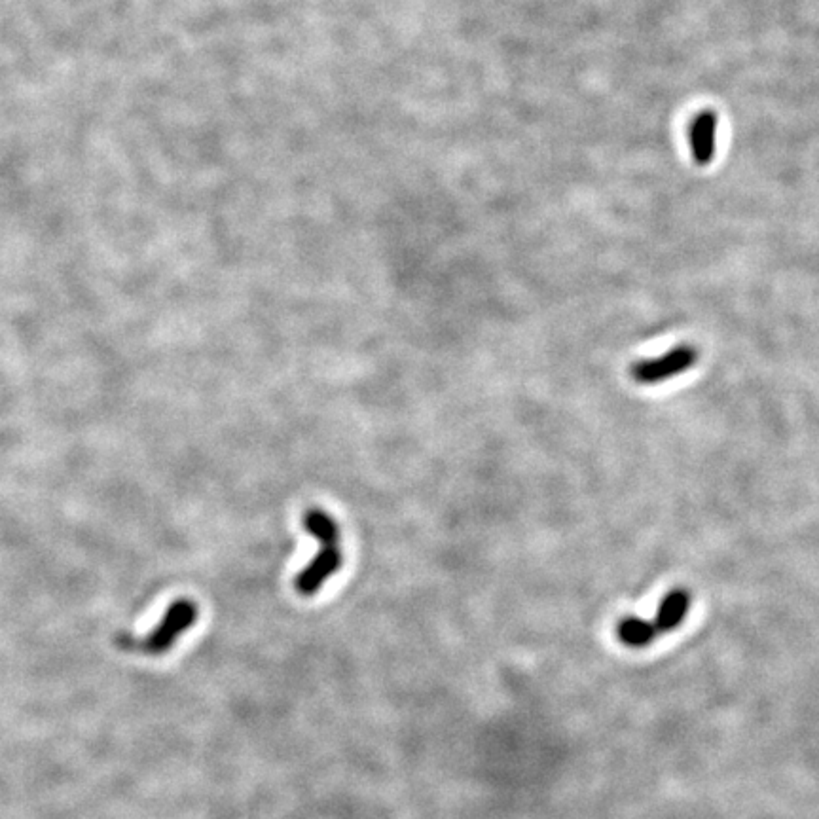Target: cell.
<instances>
[{
	"instance_id": "obj_6",
	"label": "cell",
	"mask_w": 819,
	"mask_h": 819,
	"mask_svg": "<svg viewBox=\"0 0 819 819\" xmlns=\"http://www.w3.org/2000/svg\"><path fill=\"white\" fill-rule=\"evenodd\" d=\"M617 637L622 645L630 649H643L655 641L658 632L653 620L624 617L617 624Z\"/></svg>"
},
{
	"instance_id": "obj_1",
	"label": "cell",
	"mask_w": 819,
	"mask_h": 819,
	"mask_svg": "<svg viewBox=\"0 0 819 819\" xmlns=\"http://www.w3.org/2000/svg\"><path fill=\"white\" fill-rule=\"evenodd\" d=\"M304 526L319 541V552L313 556L310 565L304 567L296 579L294 588L300 596H315L328 579L340 571L344 564L340 548V528L338 522L321 509H310L304 514Z\"/></svg>"
},
{
	"instance_id": "obj_5",
	"label": "cell",
	"mask_w": 819,
	"mask_h": 819,
	"mask_svg": "<svg viewBox=\"0 0 819 819\" xmlns=\"http://www.w3.org/2000/svg\"><path fill=\"white\" fill-rule=\"evenodd\" d=\"M692 156L700 164H708L715 156L717 148V116L713 112H702L691 128Z\"/></svg>"
},
{
	"instance_id": "obj_3",
	"label": "cell",
	"mask_w": 819,
	"mask_h": 819,
	"mask_svg": "<svg viewBox=\"0 0 819 819\" xmlns=\"http://www.w3.org/2000/svg\"><path fill=\"white\" fill-rule=\"evenodd\" d=\"M696 359H698L696 347L685 344V346L674 347L672 351H668V353H664V355H660L656 359L637 361V363L632 364L630 374L637 383L653 385V383L666 382V380H670L674 376L687 372L689 368L694 366Z\"/></svg>"
},
{
	"instance_id": "obj_2",
	"label": "cell",
	"mask_w": 819,
	"mask_h": 819,
	"mask_svg": "<svg viewBox=\"0 0 819 819\" xmlns=\"http://www.w3.org/2000/svg\"><path fill=\"white\" fill-rule=\"evenodd\" d=\"M198 620V605L192 600L173 601L160 624L145 637L143 649L148 655H164L186 630Z\"/></svg>"
},
{
	"instance_id": "obj_4",
	"label": "cell",
	"mask_w": 819,
	"mask_h": 819,
	"mask_svg": "<svg viewBox=\"0 0 819 819\" xmlns=\"http://www.w3.org/2000/svg\"><path fill=\"white\" fill-rule=\"evenodd\" d=\"M689 609H691L689 590L674 588L672 592H668L664 600L660 601L656 617L653 619L658 636L674 632L675 628H679L683 620L687 619Z\"/></svg>"
}]
</instances>
